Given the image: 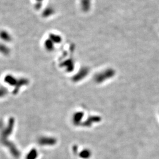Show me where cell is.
I'll return each instance as SVG.
<instances>
[{
  "label": "cell",
  "instance_id": "1",
  "mask_svg": "<svg viewBox=\"0 0 159 159\" xmlns=\"http://www.w3.org/2000/svg\"><path fill=\"white\" fill-rule=\"evenodd\" d=\"M37 157V151L36 150H32L28 154L27 156V159H35Z\"/></svg>",
  "mask_w": 159,
  "mask_h": 159
}]
</instances>
